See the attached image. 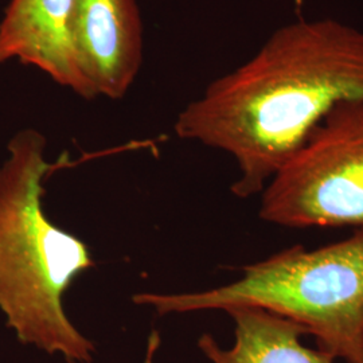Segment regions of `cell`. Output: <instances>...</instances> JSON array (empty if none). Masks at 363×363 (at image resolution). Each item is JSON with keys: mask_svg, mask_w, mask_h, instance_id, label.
Masks as SVG:
<instances>
[{"mask_svg": "<svg viewBox=\"0 0 363 363\" xmlns=\"http://www.w3.org/2000/svg\"><path fill=\"white\" fill-rule=\"evenodd\" d=\"M273 225L363 232V101L337 104L262 190Z\"/></svg>", "mask_w": 363, "mask_h": 363, "instance_id": "cell-4", "label": "cell"}, {"mask_svg": "<svg viewBox=\"0 0 363 363\" xmlns=\"http://www.w3.org/2000/svg\"><path fill=\"white\" fill-rule=\"evenodd\" d=\"M228 313L234 322L235 340L222 349L211 335L199 337L198 347L213 363H334L320 349H310L301 337L307 331L295 322L257 307H234Z\"/></svg>", "mask_w": 363, "mask_h": 363, "instance_id": "cell-7", "label": "cell"}, {"mask_svg": "<svg viewBox=\"0 0 363 363\" xmlns=\"http://www.w3.org/2000/svg\"><path fill=\"white\" fill-rule=\"evenodd\" d=\"M74 0H11L0 22V65L18 60L77 96H96L78 66L72 39Z\"/></svg>", "mask_w": 363, "mask_h": 363, "instance_id": "cell-6", "label": "cell"}, {"mask_svg": "<svg viewBox=\"0 0 363 363\" xmlns=\"http://www.w3.org/2000/svg\"><path fill=\"white\" fill-rule=\"evenodd\" d=\"M46 139L21 130L0 166V311L21 343L69 363H89L94 345L66 315L64 295L94 265L89 247L43 210L45 179L69 166L45 157Z\"/></svg>", "mask_w": 363, "mask_h": 363, "instance_id": "cell-2", "label": "cell"}, {"mask_svg": "<svg viewBox=\"0 0 363 363\" xmlns=\"http://www.w3.org/2000/svg\"><path fill=\"white\" fill-rule=\"evenodd\" d=\"M202 292L133 296L159 315L257 307L301 325L334 359L363 363V232L316 249L286 247Z\"/></svg>", "mask_w": 363, "mask_h": 363, "instance_id": "cell-3", "label": "cell"}, {"mask_svg": "<svg viewBox=\"0 0 363 363\" xmlns=\"http://www.w3.org/2000/svg\"><path fill=\"white\" fill-rule=\"evenodd\" d=\"M345 101H363L362 30L333 18L298 19L208 84L174 128L182 139L233 156L240 177L232 191L249 198Z\"/></svg>", "mask_w": 363, "mask_h": 363, "instance_id": "cell-1", "label": "cell"}, {"mask_svg": "<svg viewBox=\"0 0 363 363\" xmlns=\"http://www.w3.org/2000/svg\"><path fill=\"white\" fill-rule=\"evenodd\" d=\"M72 39L96 99H123L143 62V23L136 0H74Z\"/></svg>", "mask_w": 363, "mask_h": 363, "instance_id": "cell-5", "label": "cell"}]
</instances>
